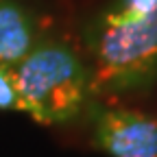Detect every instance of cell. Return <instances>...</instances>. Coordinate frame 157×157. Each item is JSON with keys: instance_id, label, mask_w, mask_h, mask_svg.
<instances>
[{"instance_id": "cell-2", "label": "cell", "mask_w": 157, "mask_h": 157, "mask_svg": "<svg viewBox=\"0 0 157 157\" xmlns=\"http://www.w3.org/2000/svg\"><path fill=\"white\" fill-rule=\"evenodd\" d=\"M20 109L37 122L59 124L81 111L90 87V70L68 44L42 37L37 46L9 68Z\"/></svg>"}, {"instance_id": "cell-1", "label": "cell", "mask_w": 157, "mask_h": 157, "mask_svg": "<svg viewBox=\"0 0 157 157\" xmlns=\"http://www.w3.org/2000/svg\"><path fill=\"white\" fill-rule=\"evenodd\" d=\"M85 46L94 92L140 87L157 76V11H135L118 0L87 24Z\"/></svg>"}, {"instance_id": "cell-4", "label": "cell", "mask_w": 157, "mask_h": 157, "mask_svg": "<svg viewBox=\"0 0 157 157\" xmlns=\"http://www.w3.org/2000/svg\"><path fill=\"white\" fill-rule=\"evenodd\" d=\"M39 39V22L22 0H0V66L13 68Z\"/></svg>"}, {"instance_id": "cell-5", "label": "cell", "mask_w": 157, "mask_h": 157, "mask_svg": "<svg viewBox=\"0 0 157 157\" xmlns=\"http://www.w3.org/2000/svg\"><path fill=\"white\" fill-rule=\"evenodd\" d=\"M0 109H20V98L9 68L0 66Z\"/></svg>"}, {"instance_id": "cell-3", "label": "cell", "mask_w": 157, "mask_h": 157, "mask_svg": "<svg viewBox=\"0 0 157 157\" xmlns=\"http://www.w3.org/2000/svg\"><path fill=\"white\" fill-rule=\"evenodd\" d=\"M96 142L111 157H157V120L135 109H105L96 120Z\"/></svg>"}]
</instances>
